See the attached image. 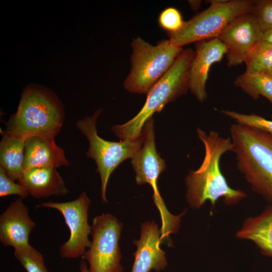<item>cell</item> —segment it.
Listing matches in <instances>:
<instances>
[{"label": "cell", "instance_id": "3957f363", "mask_svg": "<svg viewBox=\"0 0 272 272\" xmlns=\"http://www.w3.org/2000/svg\"><path fill=\"white\" fill-rule=\"evenodd\" d=\"M194 54L191 48L183 49L169 70L147 94L145 103L139 113L126 123L111 128L120 141L140 138L145 123L155 113L187 93Z\"/></svg>", "mask_w": 272, "mask_h": 272}, {"label": "cell", "instance_id": "7c38bea8", "mask_svg": "<svg viewBox=\"0 0 272 272\" xmlns=\"http://www.w3.org/2000/svg\"><path fill=\"white\" fill-rule=\"evenodd\" d=\"M195 48L190 70L189 90L202 102L207 98L206 83L210 68L222 60L227 48L218 38H214L195 42Z\"/></svg>", "mask_w": 272, "mask_h": 272}, {"label": "cell", "instance_id": "ac0fdd59", "mask_svg": "<svg viewBox=\"0 0 272 272\" xmlns=\"http://www.w3.org/2000/svg\"><path fill=\"white\" fill-rule=\"evenodd\" d=\"M25 140L5 131L1 142V166L14 181L18 180L24 173Z\"/></svg>", "mask_w": 272, "mask_h": 272}, {"label": "cell", "instance_id": "cb8c5ba5", "mask_svg": "<svg viewBox=\"0 0 272 272\" xmlns=\"http://www.w3.org/2000/svg\"><path fill=\"white\" fill-rule=\"evenodd\" d=\"M158 22L160 26L168 32L179 31L184 23L179 11L173 7L167 8L160 14Z\"/></svg>", "mask_w": 272, "mask_h": 272}, {"label": "cell", "instance_id": "484cf974", "mask_svg": "<svg viewBox=\"0 0 272 272\" xmlns=\"http://www.w3.org/2000/svg\"><path fill=\"white\" fill-rule=\"evenodd\" d=\"M261 40L272 44V29L263 33Z\"/></svg>", "mask_w": 272, "mask_h": 272}, {"label": "cell", "instance_id": "4fadbf2b", "mask_svg": "<svg viewBox=\"0 0 272 272\" xmlns=\"http://www.w3.org/2000/svg\"><path fill=\"white\" fill-rule=\"evenodd\" d=\"M17 198L0 216V241L14 249L29 247V237L35 223L29 215L28 208Z\"/></svg>", "mask_w": 272, "mask_h": 272}, {"label": "cell", "instance_id": "30bf717a", "mask_svg": "<svg viewBox=\"0 0 272 272\" xmlns=\"http://www.w3.org/2000/svg\"><path fill=\"white\" fill-rule=\"evenodd\" d=\"M91 203L86 192H82L76 199L64 202H45L36 206L58 211L63 216L69 227L70 236L59 248L61 256L65 258H77L83 256L91 242L89 235L91 227L88 224V211Z\"/></svg>", "mask_w": 272, "mask_h": 272}, {"label": "cell", "instance_id": "8992f818", "mask_svg": "<svg viewBox=\"0 0 272 272\" xmlns=\"http://www.w3.org/2000/svg\"><path fill=\"white\" fill-rule=\"evenodd\" d=\"M210 7L189 20L175 32H168L174 45L183 46L218 38L221 32L239 16L251 12L254 1L212 0Z\"/></svg>", "mask_w": 272, "mask_h": 272}, {"label": "cell", "instance_id": "6da1fadb", "mask_svg": "<svg viewBox=\"0 0 272 272\" xmlns=\"http://www.w3.org/2000/svg\"><path fill=\"white\" fill-rule=\"evenodd\" d=\"M196 132L204 146L205 155L200 167L190 172L185 178L186 197L189 205L199 208L207 200L214 205L220 198L233 204L245 198L246 194L244 191L228 185L220 169L222 156L232 151L230 138H224L215 130L207 133L199 128Z\"/></svg>", "mask_w": 272, "mask_h": 272}, {"label": "cell", "instance_id": "4316f807", "mask_svg": "<svg viewBox=\"0 0 272 272\" xmlns=\"http://www.w3.org/2000/svg\"><path fill=\"white\" fill-rule=\"evenodd\" d=\"M188 3L191 9L196 11L200 8L201 1H188Z\"/></svg>", "mask_w": 272, "mask_h": 272}, {"label": "cell", "instance_id": "e0dca14e", "mask_svg": "<svg viewBox=\"0 0 272 272\" xmlns=\"http://www.w3.org/2000/svg\"><path fill=\"white\" fill-rule=\"evenodd\" d=\"M237 236L252 241L264 255L272 258V205L258 216L247 220Z\"/></svg>", "mask_w": 272, "mask_h": 272}, {"label": "cell", "instance_id": "9c48e42d", "mask_svg": "<svg viewBox=\"0 0 272 272\" xmlns=\"http://www.w3.org/2000/svg\"><path fill=\"white\" fill-rule=\"evenodd\" d=\"M122 225L110 214L95 217L91 226L92 241L83 256L90 272H122L119 246Z\"/></svg>", "mask_w": 272, "mask_h": 272}, {"label": "cell", "instance_id": "5bb4252c", "mask_svg": "<svg viewBox=\"0 0 272 272\" xmlns=\"http://www.w3.org/2000/svg\"><path fill=\"white\" fill-rule=\"evenodd\" d=\"M161 230L153 221H147L141 226V236L134 244L137 249L131 272L161 271L167 265L165 252L160 248Z\"/></svg>", "mask_w": 272, "mask_h": 272}, {"label": "cell", "instance_id": "52a82bcc", "mask_svg": "<svg viewBox=\"0 0 272 272\" xmlns=\"http://www.w3.org/2000/svg\"><path fill=\"white\" fill-rule=\"evenodd\" d=\"M142 135V146L131 159L136 182L138 185L148 183L152 187L154 202L161 217V233L163 235H169L178 230L182 215L175 216L168 211L158 190V180L160 175L166 169V165L165 160L161 158L156 150L152 118L145 123Z\"/></svg>", "mask_w": 272, "mask_h": 272}, {"label": "cell", "instance_id": "7a4b0ae2", "mask_svg": "<svg viewBox=\"0 0 272 272\" xmlns=\"http://www.w3.org/2000/svg\"><path fill=\"white\" fill-rule=\"evenodd\" d=\"M230 131L238 169L252 189L272 203V135L237 123Z\"/></svg>", "mask_w": 272, "mask_h": 272}, {"label": "cell", "instance_id": "277c9868", "mask_svg": "<svg viewBox=\"0 0 272 272\" xmlns=\"http://www.w3.org/2000/svg\"><path fill=\"white\" fill-rule=\"evenodd\" d=\"M63 122L58 100L41 88L29 87L22 93L17 111L7 123L5 131L25 140L32 136L54 140Z\"/></svg>", "mask_w": 272, "mask_h": 272}, {"label": "cell", "instance_id": "44dd1931", "mask_svg": "<svg viewBox=\"0 0 272 272\" xmlns=\"http://www.w3.org/2000/svg\"><path fill=\"white\" fill-rule=\"evenodd\" d=\"M14 249L15 257L27 272H49L43 255L31 245Z\"/></svg>", "mask_w": 272, "mask_h": 272}, {"label": "cell", "instance_id": "d6986e66", "mask_svg": "<svg viewBox=\"0 0 272 272\" xmlns=\"http://www.w3.org/2000/svg\"><path fill=\"white\" fill-rule=\"evenodd\" d=\"M234 85L253 99L260 96L266 98L272 105V76L262 73L244 72L234 81Z\"/></svg>", "mask_w": 272, "mask_h": 272}, {"label": "cell", "instance_id": "9a60e30c", "mask_svg": "<svg viewBox=\"0 0 272 272\" xmlns=\"http://www.w3.org/2000/svg\"><path fill=\"white\" fill-rule=\"evenodd\" d=\"M63 150L57 146L54 140L38 136L25 140L24 172L36 167L56 168L68 165Z\"/></svg>", "mask_w": 272, "mask_h": 272}, {"label": "cell", "instance_id": "603a6c76", "mask_svg": "<svg viewBox=\"0 0 272 272\" xmlns=\"http://www.w3.org/2000/svg\"><path fill=\"white\" fill-rule=\"evenodd\" d=\"M251 13L262 33L272 29V0L254 1Z\"/></svg>", "mask_w": 272, "mask_h": 272}, {"label": "cell", "instance_id": "7402d4cb", "mask_svg": "<svg viewBox=\"0 0 272 272\" xmlns=\"http://www.w3.org/2000/svg\"><path fill=\"white\" fill-rule=\"evenodd\" d=\"M220 112L235 123L258 129L272 135V120L255 114H243L233 110H221Z\"/></svg>", "mask_w": 272, "mask_h": 272}, {"label": "cell", "instance_id": "ba28073f", "mask_svg": "<svg viewBox=\"0 0 272 272\" xmlns=\"http://www.w3.org/2000/svg\"><path fill=\"white\" fill-rule=\"evenodd\" d=\"M101 111V109H98L92 116L79 120L77 126L89 142L86 155L96 162L101 180V198L103 202H107L106 191L111 174L121 163L133 157L142 146L143 138L141 135L135 140L119 142L102 139L98 135L96 129L97 119Z\"/></svg>", "mask_w": 272, "mask_h": 272}, {"label": "cell", "instance_id": "83f0119b", "mask_svg": "<svg viewBox=\"0 0 272 272\" xmlns=\"http://www.w3.org/2000/svg\"><path fill=\"white\" fill-rule=\"evenodd\" d=\"M80 268L81 272H90L87 263L84 260H82L81 261Z\"/></svg>", "mask_w": 272, "mask_h": 272}, {"label": "cell", "instance_id": "d4e9b609", "mask_svg": "<svg viewBox=\"0 0 272 272\" xmlns=\"http://www.w3.org/2000/svg\"><path fill=\"white\" fill-rule=\"evenodd\" d=\"M17 195L22 199L29 195L27 189L19 183H16L6 173L4 169L0 166V196Z\"/></svg>", "mask_w": 272, "mask_h": 272}, {"label": "cell", "instance_id": "2e32d148", "mask_svg": "<svg viewBox=\"0 0 272 272\" xmlns=\"http://www.w3.org/2000/svg\"><path fill=\"white\" fill-rule=\"evenodd\" d=\"M18 181L30 195L35 198L61 196L69 192L62 178L53 168L36 167L28 169L24 172Z\"/></svg>", "mask_w": 272, "mask_h": 272}, {"label": "cell", "instance_id": "8fae6325", "mask_svg": "<svg viewBox=\"0 0 272 272\" xmlns=\"http://www.w3.org/2000/svg\"><path fill=\"white\" fill-rule=\"evenodd\" d=\"M262 34L251 12L232 21L218 37L227 48L228 66H236L244 62L247 55L261 40Z\"/></svg>", "mask_w": 272, "mask_h": 272}, {"label": "cell", "instance_id": "ffe728a7", "mask_svg": "<svg viewBox=\"0 0 272 272\" xmlns=\"http://www.w3.org/2000/svg\"><path fill=\"white\" fill-rule=\"evenodd\" d=\"M245 72L272 76V44L260 40L247 55Z\"/></svg>", "mask_w": 272, "mask_h": 272}, {"label": "cell", "instance_id": "5b68a950", "mask_svg": "<svg viewBox=\"0 0 272 272\" xmlns=\"http://www.w3.org/2000/svg\"><path fill=\"white\" fill-rule=\"evenodd\" d=\"M131 69L123 82L128 92L147 94L167 73L183 49L162 40L151 45L140 37L131 43Z\"/></svg>", "mask_w": 272, "mask_h": 272}]
</instances>
